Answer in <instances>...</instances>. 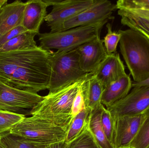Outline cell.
<instances>
[{"mask_svg": "<svg viewBox=\"0 0 149 148\" xmlns=\"http://www.w3.org/2000/svg\"><path fill=\"white\" fill-rule=\"evenodd\" d=\"M88 74L56 93L45 96L31 110L30 114L45 119L67 131L73 118L71 114L73 101Z\"/></svg>", "mask_w": 149, "mask_h": 148, "instance_id": "obj_1", "label": "cell"}, {"mask_svg": "<svg viewBox=\"0 0 149 148\" xmlns=\"http://www.w3.org/2000/svg\"><path fill=\"white\" fill-rule=\"evenodd\" d=\"M120 48L134 83L149 78V39L131 29L118 31Z\"/></svg>", "mask_w": 149, "mask_h": 148, "instance_id": "obj_2", "label": "cell"}, {"mask_svg": "<svg viewBox=\"0 0 149 148\" xmlns=\"http://www.w3.org/2000/svg\"><path fill=\"white\" fill-rule=\"evenodd\" d=\"M107 22L76 27L63 31L39 33L38 34L39 47L47 50H57L59 52L72 51L84 43L100 37L101 30Z\"/></svg>", "mask_w": 149, "mask_h": 148, "instance_id": "obj_3", "label": "cell"}, {"mask_svg": "<svg viewBox=\"0 0 149 148\" xmlns=\"http://www.w3.org/2000/svg\"><path fill=\"white\" fill-rule=\"evenodd\" d=\"M50 67L48 94L58 92L89 74L81 70L76 49L67 52H53Z\"/></svg>", "mask_w": 149, "mask_h": 148, "instance_id": "obj_4", "label": "cell"}, {"mask_svg": "<svg viewBox=\"0 0 149 148\" xmlns=\"http://www.w3.org/2000/svg\"><path fill=\"white\" fill-rule=\"evenodd\" d=\"M11 134L38 142L52 144L65 140L67 131L45 119L25 117L9 131Z\"/></svg>", "mask_w": 149, "mask_h": 148, "instance_id": "obj_5", "label": "cell"}, {"mask_svg": "<svg viewBox=\"0 0 149 148\" xmlns=\"http://www.w3.org/2000/svg\"><path fill=\"white\" fill-rule=\"evenodd\" d=\"M50 63H35L19 68L3 83L20 90L38 93L48 89Z\"/></svg>", "mask_w": 149, "mask_h": 148, "instance_id": "obj_6", "label": "cell"}, {"mask_svg": "<svg viewBox=\"0 0 149 148\" xmlns=\"http://www.w3.org/2000/svg\"><path fill=\"white\" fill-rule=\"evenodd\" d=\"M52 50L34 48L0 52V81L3 83L19 68L35 63H50Z\"/></svg>", "mask_w": 149, "mask_h": 148, "instance_id": "obj_7", "label": "cell"}, {"mask_svg": "<svg viewBox=\"0 0 149 148\" xmlns=\"http://www.w3.org/2000/svg\"><path fill=\"white\" fill-rule=\"evenodd\" d=\"M44 98L38 93L17 89L0 81V110L24 115V111L32 109Z\"/></svg>", "mask_w": 149, "mask_h": 148, "instance_id": "obj_8", "label": "cell"}, {"mask_svg": "<svg viewBox=\"0 0 149 148\" xmlns=\"http://www.w3.org/2000/svg\"><path fill=\"white\" fill-rule=\"evenodd\" d=\"M149 107V86L133 88L123 99L107 108L115 121L123 116L143 114Z\"/></svg>", "mask_w": 149, "mask_h": 148, "instance_id": "obj_9", "label": "cell"}, {"mask_svg": "<svg viewBox=\"0 0 149 148\" xmlns=\"http://www.w3.org/2000/svg\"><path fill=\"white\" fill-rule=\"evenodd\" d=\"M117 9L116 4L107 0H97L90 8L81 11L63 24L59 31L81 26L107 21L114 18L112 16Z\"/></svg>", "mask_w": 149, "mask_h": 148, "instance_id": "obj_10", "label": "cell"}, {"mask_svg": "<svg viewBox=\"0 0 149 148\" xmlns=\"http://www.w3.org/2000/svg\"><path fill=\"white\" fill-rule=\"evenodd\" d=\"M97 0L58 1L52 6V10L45 21L50 29V32L59 31L66 21L81 11L90 8Z\"/></svg>", "mask_w": 149, "mask_h": 148, "instance_id": "obj_11", "label": "cell"}, {"mask_svg": "<svg viewBox=\"0 0 149 148\" xmlns=\"http://www.w3.org/2000/svg\"><path fill=\"white\" fill-rule=\"evenodd\" d=\"M76 49L79 54L81 68L87 74L93 73L108 55L103 40L100 36L84 43Z\"/></svg>", "mask_w": 149, "mask_h": 148, "instance_id": "obj_12", "label": "cell"}, {"mask_svg": "<svg viewBox=\"0 0 149 148\" xmlns=\"http://www.w3.org/2000/svg\"><path fill=\"white\" fill-rule=\"evenodd\" d=\"M92 74L104 88L127 74L125 66L117 53L108 54Z\"/></svg>", "mask_w": 149, "mask_h": 148, "instance_id": "obj_13", "label": "cell"}, {"mask_svg": "<svg viewBox=\"0 0 149 148\" xmlns=\"http://www.w3.org/2000/svg\"><path fill=\"white\" fill-rule=\"evenodd\" d=\"M145 116L143 114L116 119L115 148H127L136 136Z\"/></svg>", "mask_w": 149, "mask_h": 148, "instance_id": "obj_14", "label": "cell"}, {"mask_svg": "<svg viewBox=\"0 0 149 148\" xmlns=\"http://www.w3.org/2000/svg\"><path fill=\"white\" fill-rule=\"evenodd\" d=\"M25 3L22 25L27 31L39 34L49 6L45 0H30Z\"/></svg>", "mask_w": 149, "mask_h": 148, "instance_id": "obj_15", "label": "cell"}, {"mask_svg": "<svg viewBox=\"0 0 149 148\" xmlns=\"http://www.w3.org/2000/svg\"><path fill=\"white\" fill-rule=\"evenodd\" d=\"M26 3L17 0L0 8V35L22 25Z\"/></svg>", "mask_w": 149, "mask_h": 148, "instance_id": "obj_16", "label": "cell"}, {"mask_svg": "<svg viewBox=\"0 0 149 148\" xmlns=\"http://www.w3.org/2000/svg\"><path fill=\"white\" fill-rule=\"evenodd\" d=\"M131 78L127 74L104 88L102 104L109 107L125 97L132 88Z\"/></svg>", "mask_w": 149, "mask_h": 148, "instance_id": "obj_17", "label": "cell"}, {"mask_svg": "<svg viewBox=\"0 0 149 148\" xmlns=\"http://www.w3.org/2000/svg\"><path fill=\"white\" fill-rule=\"evenodd\" d=\"M86 108L91 112L100 108L104 87L92 73L88 74L82 85Z\"/></svg>", "mask_w": 149, "mask_h": 148, "instance_id": "obj_18", "label": "cell"}, {"mask_svg": "<svg viewBox=\"0 0 149 148\" xmlns=\"http://www.w3.org/2000/svg\"><path fill=\"white\" fill-rule=\"evenodd\" d=\"M92 111L88 117V127L100 148H115L109 142L102 129L101 123L102 107Z\"/></svg>", "mask_w": 149, "mask_h": 148, "instance_id": "obj_19", "label": "cell"}, {"mask_svg": "<svg viewBox=\"0 0 149 148\" xmlns=\"http://www.w3.org/2000/svg\"><path fill=\"white\" fill-rule=\"evenodd\" d=\"M38 34L27 31L19 34L0 48V52L34 48L38 47L35 37Z\"/></svg>", "mask_w": 149, "mask_h": 148, "instance_id": "obj_20", "label": "cell"}, {"mask_svg": "<svg viewBox=\"0 0 149 148\" xmlns=\"http://www.w3.org/2000/svg\"><path fill=\"white\" fill-rule=\"evenodd\" d=\"M121 17V23L124 26L135 30L149 39V19L142 18L123 10H118Z\"/></svg>", "mask_w": 149, "mask_h": 148, "instance_id": "obj_21", "label": "cell"}, {"mask_svg": "<svg viewBox=\"0 0 149 148\" xmlns=\"http://www.w3.org/2000/svg\"><path fill=\"white\" fill-rule=\"evenodd\" d=\"M1 135L2 141L7 148H45L51 144L24 139L11 134L9 131Z\"/></svg>", "mask_w": 149, "mask_h": 148, "instance_id": "obj_22", "label": "cell"}, {"mask_svg": "<svg viewBox=\"0 0 149 148\" xmlns=\"http://www.w3.org/2000/svg\"><path fill=\"white\" fill-rule=\"evenodd\" d=\"M91 112V110L85 108L73 118L67 131L65 140L66 143L70 142L84 131L87 125Z\"/></svg>", "mask_w": 149, "mask_h": 148, "instance_id": "obj_23", "label": "cell"}, {"mask_svg": "<svg viewBox=\"0 0 149 148\" xmlns=\"http://www.w3.org/2000/svg\"><path fill=\"white\" fill-rule=\"evenodd\" d=\"M146 116L135 137L127 148H149V112Z\"/></svg>", "mask_w": 149, "mask_h": 148, "instance_id": "obj_24", "label": "cell"}, {"mask_svg": "<svg viewBox=\"0 0 149 148\" xmlns=\"http://www.w3.org/2000/svg\"><path fill=\"white\" fill-rule=\"evenodd\" d=\"M101 123L103 131L109 142L115 148L116 139V122L109 111L102 106L101 114Z\"/></svg>", "mask_w": 149, "mask_h": 148, "instance_id": "obj_25", "label": "cell"}, {"mask_svg": "<svg viewBox=\"0 0 149 148\" xmlns=\"http://www.w3.org/2000/svg\"><path fill=\"white\" fill-rule=\"evenodd\" d=\"M64 148H100L88 127L76 138L66 143Z\"/></svg>", "mask_w": 149, "mask_h": 148, "instance_id": "obj_26", "label": "cell"}, {"mask_svg": "<svg viewBox=\"0 0 149 148\" xmlns=\"http://www.w3.org/2000/svg\"><path fill=\"white\" fill-rule=\"evenodd\" d=\"M25 117L24 115L0 110V134L9 131Z\"/></svg>", "mask_w": 149, "mask_h": 148, "instance_id": "obj_27", "label": "cell"}, {"mask_svg": "<svg viewBox=\"0 0 149 148\" xmlns=\"http://www.w3.org/2000/svg\"><path fill=\"white\" fill-rule=\"evenodd\" d=\"M106 27L107 29V33L102 40L107 53L108 54H110L116 53L121 35L119 32L113 31L110 23H107Z\"/></svg>", "mask_w": 149, "mask_h": 148, "instance_id": "obj_28", "label": "cell"}, {"mask_svg": "<svg viewBox=\"0 0 149 148\" xmlns=\"http://www.w3.org/2000/svg\"><path fill=\"white\" fill-rule=\"evenodd\" d=\"M116 5L117 10L136 8L149 9V0H119Z\"/></svg>", "mask_w": 149, "mask_h": 148, "instance_id": "obj_29", "label": "cell"}, {"mask_svg": "<svg viewBox=\"0 0 149 148\" xmlns=\"http://www.w3.org/2000/svg\"><path fill=\"white\" fill-rule=\"evenodd\" d=\"M82 85L77 93L72 103L71 114L73 118L80 112L86 108Z\"/></svg>", "mask_w": 149, "mask_h": 148, "instance_id": "obj_30", "label": "cell"}, {"mask_svg": "<svg viewBox=\"0 0 149 148\" xmlns=\"http://www.w3.org/2000/svg\"><path fill=\"white\" fill-rule=\"evenodd\" d=\"M27 30L22 25L17 26L7 33L0 35V48L9 41L21 33Z\"/></svg>", "mask_w": 149, "mask_h": 148, "instance_id": "obj_31", "label": "cell"}, {"mask_svg": "<svg viewBox=\"0 0 149 148\" xmlns=\"http://www.w3.org/2000/svg\"><path fill=\"white\" fill-rule=\"evenodd\" d=\"M119 10V9H118ZM120 10H125L132 14L142 18L149 19V9L144 8L120 9Z\"/></svg>", "mask_w": 149, "mask_h": 148, "instance_id": "obj_32", "label": "cell"}, {"mask_svg": "<svg viewBox=\"0 0 149 148\" xmlns=\"http://www.w3.org/2000/svg\"><path fill=\"white\" fill-rule=\"evenodd\" d=\"M66 143L65 140L50 144L45 148H64Z\"/></svg>", "mask_w": 149, "mask_h": 148, "instance_id": "obj_33", "label": "cell"}, {"mask_svg": "<svg viewBox=\"0 0 149 148\" xmlns=\"http://www.w3.org/2000/svg\"><path fill=\"white\" fill-rule=\"evenodd\" d=\"M142 86H149V78L142 82L138 83L133 82V83H132V87L133 88L135 87H142Z\"/></svg>", "mask_w": 149, "mask_h": 148, "instance_id": "obj_34", "label": "cell"}, {"mask_svg": "<svg viewBox=\"0 0 149 148\" xmlns=\"http://www.w3.org/2000/svg\"><path fill=\"white\" fill-rule=\"evenodd\" d=\"M0 148H7L5 147L3 142L2 141L1 137V134H0Z\"/></svg>", "mask_w": 149, "mask_h": 148, "instance_id": "obj_35", "label": "cell"}, {"mask_svg": "<svg viewBox=\"0 0 149 148\" xmlns=\"http://www.w3.org/2000/svg\"><path fill=\"white\" fill-rule=\"evenodd\" d=\"M8 2V0H0V5H4Z\"/></svg>", "mask_w": 149, "mask_h": 148, "instance_id": "obj_36", "label": "cell"}, {"mask_svg": "<svg viewBox=\"0 0 149 148\" xmlns=\"http://www.w3.org/2000/svg\"><path fill=\"white\" fill-rule=\"evenodd\" d=\"M148 112H149V107H148V109H147V110H146V111H145V112H144V113H148ZM144 113H143V114H144Z\"/></svg>", "mask_w": 149, "mask_h": 148, "instance_id": "obj_37", "label": "cell"}, {"mask_svg": "<svg viewBox=\"0 0 149 148\" xmlns=\"http://www.w3.org/2000/svg\"><path fill=\"white\" fill-rule=\"evenodd\" d=\"M3 5H0V8H1V7H2V6H3Z\"/></svg>", "mask_w": 149, "mask_h": 148, "instance_id": "obj_38", "label": "cell"}]
</instances>
